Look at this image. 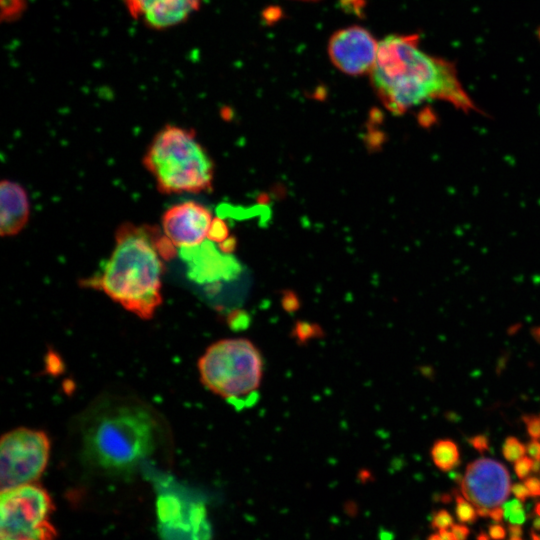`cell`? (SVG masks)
I'll use <instances>...</instances> for the list:
<instances>
[{
	"mask_svg": "<svg viewBox=\"0 0 540 540\" xmlns=\"http://www.w3.org/2000/svg\"><path fill=\"white\" fill-rule=\"evenodd\" d=\"M416 34H392L379 41L371 83L392 113L402 114L430 101H445L469 111L474 104L455 66L420 49Z\"/></svg>",
	"mask_w": 540,
	"mask_h": 540,
	"instance_id": "obj_1",
	"label": "cell"
},
{
	"mask_svg": "<svg viewBox=\"0 0 540 540\" xmlns=\"http://www.w3.org/2000/svg\"><path fill=\"white\" fill-rule=\"evenodd\" d=\"M161 232L149 225H120L110 257L87 286L143 320L153 318L162 303L163 260L176 255V247Z\"/></svg>",
	"mask_w": 540,
	"mask_h": 540,
	"instance_id": "obj_2",
	"label": "cell"
},
{
	"mask_svg": "<svg viewBox=\"0 0 540 540\" xmlns=\"http://www.w3.org/2000/svg\"><path fill=\"white\" fill-rule=\"evenodd\" d=\"M157 423L144 407L122 404L95 414L83 432L90 461L106 472H132L156 445Z\"/></svg>",
	"mask_w": 540,
	"mask_h": 540,
	"instance_id": "obj_3",
	"label": "cell"
},
{
	"mask_svg": "<svg viewBox=\"0 0 540 540\" xmlns=\"http://www.w3.org/2000/svg\"><path fill=\"white\" fill-rule=\"evenodd\" d=\"M143 165L162 194L201 193L212 187L213 162L192 129L161 128L146 149Z\"/></svg>",
	"mask_w": 540,
	"mask_h": 540,
	"instance_id": "obj_4",
	"label": "cell"
},
{
	"mask_svg": "<svg viewBox=\"0 0 540 540\" xmlns=\"http://www.w3.org/2000/svg\"><path fill=\"white\" fill-rule=\"evenodd\" d=\"M201 383L213 394L231 401L247 400L264 377L261 351L248 338H223L209 345L197 362Z\"/></svg>",
	"mask_w": 540,
	"mask_h": 540,
	"instance_id": "obj_5",
	"label": "cell"
},
{
	"mask_svg": "<svg viewBox=\"0 0 540 540\" xmlns=\"http://www.w3.org/2000/svg\"><path fill=\"white\" fill-rule=\"evenodd\" d=\"M53 501L34 482L1 492L0 540H54Z\"/></svg>",
	"mask_w": 540,
	"mask_h": 540,
	"instance_id": "obj_6",
	"label": "cell"
},
{
	"mask_svg": "<svg viewBox=\"0 0 540 540\" xmlns=\"http://www.w3.org/2000/svg\"><path fill=\"white\" fill-rule=\"evenodd\" d=\"M51 450L49 436L42 430L18 427L0 440L1 492L36 482L45 471Z\"/></svg>",
	"mask_w": 540,
	"mask_h": 540,
	"instance_id": "obj_7",
	"label": "cell"
},
{
	"mask_svg": "<svg viewBox=\"0 0 540 540\" xmlns=\"http://www.w3.org/2000/svg\"><path fill=\"white\" fill-rule=\"evenodd\" d=\"M162 540H208L210 527L204 505L177 491H162L157 499Z\"/></svg>",
	"mask_w": 540,
	"mask_h": 540,
	"instance_id": "obj_8",
	"label": "cell"
},
{
	"mask_svg": "<svg viewBox=\"0 0 540 540\" xmlns=\"http://www.w3.org/2000/svg\"><path fill=\"white\" fill-rule=\"evenodd\" d=\"M511 491L507 469L498 461L480 458L470 463L461 480L462 495L476 508L478 515L490 511L507 499Z\"/></svg>",
	"mask_w": 540,
	"mask_h": 540,
	"instance_id": "obj_9",
	"label": "cell"
},
{
	"mask_svg": "<svg viewBox=\"0 0 540 540\" xmlns=\"http://www.w3.org/2000/svg\"><path fill=\"white\" fill-rule=\"evenodd\" d=\"M379 42L367 29L353 25L336 31L328 42V55L341 72L358 76L370 73Z\"/></svg>",
	"mask_w": 540,
	"mask_h": 540,
	"instance_id": "obj_10",
	"label": "cell"
},
{
	"mask_svg": "<svg viewBox=\"0 0 540 540\" xmlns=\"http://www.w3.org/2000/svg\"><path fill=\"white\" fill-rule=\"evenodd\" d=\"M213 222L208 208L194 201H185L163 213L161 230L176 248L190 249L208 239Z\"/></svg>",
	"mask_w": 540,
	"mask_h": 540,
	"instance_id": "obj_11",
	"label": "cell"
},
{
	"mask_svg": "<svg viewBox=\"0 0 540 540\" xmlns=\"http://www.w3.org/2000/svg\"><path fill=\"white\" fill-rule=\"evenodd\" d=\"M202 0H124L130 14L154 29H165L185 21Z\"/></svg>",
	"mask_w": 540,
	"mask_h": 540,
	"instance_id": "obj_12",
	"label": "cell"
},
{
	"mask_svg": "<svg viewBox=\"0 0 540 540\" xmlns=\"http://www.w3.org/2000/svg\"><path fill=\"white\" fill-rule=\"evenodd\" d=\"M0 232L3 237L19 234L30 217L26 190L19 183L5 179L0 184Z\"/></svg>",
	"mask_w": 540,
	"mask_h": 540,
	"instance_id": "obj_13",
	"label": "cell"
},
{
	"mask_svg": "<svg viewBox=\"0 0 540 540\" xmlns=\"http://www.w3.org/2000/svg\"><path fill=\"white\" fill-rule=\"evenodd\" d=\"M431 456L434 464L444 472L459 464V451L451 440H437L432 446Z\"/></svg>",
	"mask_w": 540,
	"mask_h": 540,
	"instance_id": "obj_14",
	"label": "cell"
},
{
	"mask_svg": "<svg viewBox=\"0 0 540 540\" xmlns=\"http://www.w3.org/2000/svg\"><path fill=\"white\" fill-rule=\"evenodd\" d=\"M456 515L462 523H473L477 518V510L475 506L468 501L464 496L456 494Z\"/></svg>",
	"mask_w": 540,
	"mask_h": 540,
	"instance_id": "obj_15",
	"label": "cell"
},
{
	"mask_svg": "<svg viewBox=\"0 0 540 540\" xmlns=\"http://www.w3.org/2000/svg\"><path fill=\"white\" fill-rule=\"evenodd\" d=\"M525 451L526 447L517 438L509 436L505 439L502 453L506 460L515 462L524 456Z\"/></svg>",
	"mask_w": 540,
	"mask_h": 540,
	"instance_id": "obj_16",
	"label": "cell"
},
{
	"mask_svg": "<svg viewBox=\"0 0 540 540\" xmlns=\"http://www.w3.org/2000/svg\"><path fill=\"white\" fill-rule=\"evenodd\" d=\"M25 7V0H1V18L13 20L19 16Z\"/></svg>",
	"mask_w": 540,
	"mask_h": 540,
	"instance_id": "obj_17",
	"label": "cell"
},
{
	"mask_svg": "<svg viewBox=\"0 0 540 540\" xmlns=\"http://www.w3.org/2000/svg\"><path fill=\"white\" fill-rule=\"evenodd\" d=\"M453 525V518L444 509L437 511L433 515L432 526L438 530L449 529Z\"/></svg>",
	"mask_w": 540,
	"mask_h": 540,
	"instance_id": "obj_18",
	"label": "cell"
},
{
	"mask_svg": "<svg viewBox=\"0 0 540 540\" xmlns=\"http://www.w3.org/2000/svg\"><path fill=\"white\" fill-rule=\"evenodd\" d=\"M528 434L532 439H538L540 437V415H524L522 417Z\"/></svg>",
	"mask_w": 540,
	"mask_h": 540,
	"instance_id": "obj_19",
	"label": "cell"
},
{
	"mask_svg": "<svg viewBox=\"0 0 540 540\" xmlns=\"http://www.w3.org/2000/svg\"><path fill=\"white\" fill-rule=\"evenodd\" d=\"M533 461L531 458L523 456L514 464V470L519 479H526L532 470Z\"/></svg>",
	"mask_w": 540,
	"mask_h": 540,
	"instance_id": "obj_20",
	"label": "cell"
},
{
	"mask_svg": "<svg viewBox=\"0 0 540 540\" xmlns=\"http://www.w3.org/2000/svg\"><path fill=\"white\" fill-rule=\"evenodd\" d=\"M502 508L504 511V518L506 520L513 514L524 510L523 504L521 500L519 499H514V500L506 502Z\"/></svg>",
	"mask_w": 540,
	"mask_h": 540,
	"instance_id": "obj_21",
	"label": "cell"
},
{
	"mask_svg": "<svg viewBox=\"0 0 540 540\" xmlns=\"http://www.w3.org/2000/svg\"><path fill=\"white\" fill-rule=\"evenodd\" d=\"M469 443L480 453H483L489 449L488 438L486 435L483 434L472 437L469 440Z\"/></svg>",
	"mask_w": 540,
	"mask_h": 540,
	"instance_id": "obj_22",
	"label": "cell"
},
{
	"mask_svg": "<svg viewBox=\"0 0 540 540\" xmlns=\"http://www.w3.org/2000/svg\"><path fill=\"white\" fill-rule=\"evenodd\" d=\"M527 487L530 496H540V480L536 477H528L524 482Z\"/></svg>",
	"mask_w": 540,
	"mask_h": 540,
	"instance_id": "obj_23",
	"label": "cell"
},
{
	"mask_svg": "<svg viewBox=\"0 0 540 540\" xmlns=\"http://www.w3.org/2000/svg\"><path fill=\"white\" fill-rule=\"evenodd\" d=\"M511 492L514 494V496L521 500V501H524L526 500L527 497L530 496V493L527 489V487L525 486V484H521V483H515L511 486Z\"/></svg>",
	"mask_w": 540,
	"mask_h": 540,
	"instance_id": "obj_24",
	"label": "cell"
},
{
	"mask_svg": "<svg viewBox=\"0 0 540 540\" xmlns=\"http://www.w3.org/2000/svg\"><path fill=\"white\" fill-rule=\"evenodd\" d=\"M489 537L493 540H503L506 537V530L500 524H493L489 527Z\"/></svg>",
	"mask_w": 540,
	"mask_h": 540,
	"instance_id": "obj_25",
	"label": "cell"
},
{
	"mask_svg": "<svg viewBox=\"0 0 540 540\" xmlns=\"http://www.w3.org/2000/svg\"><path fill=\"white\" fill-rule=\"evenodd\" d=\"M451 531L456 540H467L469 536V529L462 524H453Z\"/></svg>",
	"mask_w": 540,
	"mask_h": 540,
	"instance_id": "obj_26",
	"label": "cell"
},
{
	"mask_svg": "<svg viewBox=\"0 0 540 540\" xmlns=\"http://www.w3.org/2000/svg\"><path fill=\"white\" fill-rule=\"evenodd\" d=\"M528 455L534 460H540V442L537 439H532L526 446Z\"/></svg>",
	"mask_w": 540,
	"mask_h": 540,
	"instance_id": "obj_27",
	"label": "cell"
},
{
	"mask_svg": "<svg viewBox=\"0 0 540 540\" xmlns=\"http://www.w3.org/2000/svg\"><path fill=\"white\" fill-rule=\"evenodd\" d=\"M489 517H491L495 522H500L504 518V511L502 507H496L490 511Z\"/></svg>",
	"mask_w": 540,
	"mask_h": 540,
	"instance_id": "obj_28",
	"label": "cell"
},
{
	"mask_svg": "<svg viewBox=\"0 0 540 540\" xmlns=\"http://www.w3.org/2000/svg\"><path fill=\"white\" fill-rule=\"evenodd\" d=\"M509 536H522V528L517 524H510L508 527Z\"/></svg>",
	"mask_w": 540,
	"mask_h": 540,
	"instance_id": "obj_29",
	"label": "cell"
},
{
	"mask_svg": "<svg viewBox=\"0 0 540 540\" xmlns=\"http://www.w3.org/2000/svg\"><path fill=\"white\" fill-rule=\"evenodd\" d=\"M439 535L442 540H456L452 531L448 529L439 530Z\"/></svg>",
	"mask_w": 540,
	"mask_h": 540,
	"instance_id": "obj_30",
	"label": "cell"
},
{
	"mask_svg": "<svg viewBox=\"0 0 540 540\" xmlns=\"http://www.w3.org/2000/svg\"><path fill=\"white\" fill-rule=\"evenodd\" d=\"M532 333V336L534 337V339L540 343V326H537V327H534L531 331Z\"/></svg>",
	"mask_w": 540,
	"mask_h": 540,
	"instance_id": "obj_31",
	"label": "cell"
},
{
	"mask_svg": "<svg viewBox=\"0 0 540 540\" xmlns=\"http://www.w3.org/2000/svg\"><path fill=\"white\" fill-rule=\"evenodd\" d=\"M532 470L538 472L540 470V460H534Z\"/></svg>",
	"mask_w": 540,
	"mask_h": 540,
	"instance_id": "obj_32",
	"label": "cell"
},
{
	"mask_svg": "<svg viewBox=\"0 0 540 540\" xmlns=\"http://www.w3.org/2000/svg\"><path fill=\"white\" fill-rule=\"evenodd\" d=\"M533 527L536 529V530H540V517L538 516V518H535L534 521H533Z\"/></svg>",
	"mask_w": 540,
	"mask_h": 540,
	"instance_id": "obj_33",
	"label": "cell"
},
{
	"mask_svg": "<svg viewBox=\"0 0 540 540\" xmlns=\"http://www.w3.org/2000/svg\"><path fill=\"white\" fill-rule=\"evenodd\" d=\"M489 536L485 533H481L478 535L477 540H489Z\"/></svg>",
	"mask_w": 540,
	"mask_h": 540,
	"instance_id": "obj_34",
	"label": "cell"
},
{
	"mask_svg": "<svg viewBox=\"0 0 540 540\" xmlns=\"http://www.w3.org/2000/svg\"><path fill=\"white\" fill-rule=\"evenodd\" d=\"M428 540H442L439 533L438 534H432L429 536Z\"/></svg>",
	"mask_w": 540,
	"mask_h": 540,
	"instance_id": "obj_35",
	"label": "cell"
},
{
	"mask_svg": "<svg viewBox=\"0 0 540 540\" xmlns=\"http://www.w3.org/2000/svg\"><path fill=\"white\" fill-rule=\"evenodd\" d=\"M531 540H540V535L531 532Z\"/></svg>",
	"mask_w": 540,
	"mask_h": 540,
	"instance_id": "obj_36",
	"label": "cell"
},
{
	"mask_svg": "<svg viewBox=\"0 0 540 540\" xmlns=\"http://www.w3.org/2000/svg\"><path fill=\"white\" fill-rule=\"evenodd\" d=\"M535 513L540 517V503L536 504Z\"/></svg>",
	"mask_w": 540,
	"mask_h": 540,
	"instance_id": "obj_37",
	"label": "cell"
},
{
	"mask_svg": "<svg viewBox=\"0 0 540 540\" xmlns=\"http://www.w3.org/2000/svg\"><path fill=\"white\" fill-rule=\"evenodd\" d=\"M508 540H523L522 536H509Z\"/></svg>",
	"mask_w": 540,
	"mask_h": 540,
	"instance_id": "obj_38",
	"label": "cell"
},
{
	"mask_svg": "<svg viewBox=\"0 0 540 540\" xmlns=\"http://www.w3.org/2000/svg\"><path fill=\"white\" fill-rule=\"evenodd\" d=\"M295 1L314 2V1H318V0H295Z\"/></svg>",
	"mask_w": 540,
	"mask_h": 540,
	"instance_id": "obj_39",
	"label": "cell"
}]
</instances>
